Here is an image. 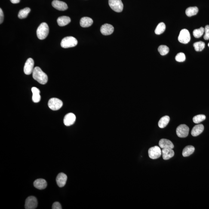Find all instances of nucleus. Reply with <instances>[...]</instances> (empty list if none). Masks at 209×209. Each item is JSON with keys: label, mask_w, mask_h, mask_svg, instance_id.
<instances>
[{"label": "nucleus", "mask_w": 209, "mask_h": 209, "mask_svg": "<svg viewBox=\"0 0 209 209\" xmlns=\"http://www.w3.org/2000/svg\"><path fill=\"white\" fill-rule=\"evenodd\" d=\"M206 119L205 115L200 114L196 115L193 118V121L195 123L198 124L201 122L204 121Z\"/></svg>", "instance_id": "obj_30"}, {"label": "nucleus", "mask_w": 209, "mask_h": 209, "mask_svg": "<svg viewBox=\"0 0 209 209\" xmlns=\"http://www.w3.org/2000/svg\"><path fill=\"white\" fill-rule=\"evenodd\" d=\"M38 205V201L35 197L31 196L28 197L25 201V208L26 209H35Z\"/></svg>", "instance_id": "obj_9"}, {"label": "nucleus", "mask_w": 209, "mask_h": 209, "mask_svg": "<svg viewBox=\"0 0 209 209\" xmlns=\"http://www.w3.org/2000/svg\"><path fill=\"white\" fill-rule=\"evenodd\" d=\"M195 150L194 146L189 145L186 147L182 151V154L183 157H187L193 153Z\"/></svg>", "instance_id": "obj_22"}, {"label": "nucleus", "mask_w": 209, "mask_h": 209, "mask_svg": "<svg viewBox=\"0 0 209 209\" xmlns=\"http://www.w3.org/2000/svg\"><path fill=\"white\" fill-rule=\"evenodd\" d=\"M109 4L110 8L116 12H121L123 10V4L121 0H109Z\"/></svg>", "instance_id": "obj_4"}, {"label": "nucleus", "mask_w": 209, "mask_h": 209, "mask_svg": "<svg viewBox=\"0 0 209 209\" xmlns=\"http://www.w3.org/2000/svg\"><path fill=\"white\" fill-rule=\"evenodd\" d=\"M32 91L33 93V101L35 103H38L41 99L40 90L36 87H34L32 88Z\"/></svg>", "instance_id": "obj_20"}, {"label": "nucleus", "mask_w": 209, "mask_h": 209, "mask_svg": "<svg viewBox=\"0 0 209 209\" xmlns=\"http://www.w3.org/2000/svg\"><path fill=\"white\" fill-rule=\"evenodd\" d=\"M52 4L54 8L59 11H64L68 9L67 4L66 3L58 0H54Z\"/></svg>", "instance_id": "obj_12"}, {"label": "nucleus", "mask_w": 209, "mask_h": 209, "mask_svg": "<svg viewBox=\"0 0 209 209\" xmlns=\"http://www.w3.org/2000/svg\"><path fill=\"white\" fill-rule=\"evenodd\" d=\"M191 40L190 33L187 29H184L180 31L178 37L179 42L183 44H187Z\"/></svg>", "instance_id": "obj_6"}, {"label": "nucleus", "mask_w": 209, "mask_h": 209, "mask_svg": "<svg viewBox=\"0 0 209 209\" xmlns=\"http://www.w3.org/2000/svg\"><path fill=\"white\" fill-rule=\"evenodd\" d=\"M67 179V176L65 173H59L56 178V182L58 186L60 188L63 187L66 185Z\"/></svg>", "instance_id": "obj_13"}, {"label": "nucleus", "mask_w": 209, "mask_h": 209, "mask_svg": "<svg viewBox=\"0 0 209 209\" xmlns=\"http://www.w3.org/2000/svg\"><path fill=\"white\" fill-rule=\"evenodd\" d=\"M163 158L164 160H168L174 156V152L172 149H163L161 151Z\"/></svg>", "instance_id": "obj_16"}, {"label": "nucleus", "mask_w": 209, "mask_h": 209, "mask_svg": "<svg viewBox=\"0 0 209 209\" xmlns=\"http://www.w3.org/2000/svg\"><path fill=\"white\" fill-rule=\"evenodd\" d=\"M170 118L168 116H164L158 122V125L160 128H164L168 125L169 122Z\"/></svg>", "instance_id": "obj_23"}, {"label": "nucleus", "mask_w": 209, "mask_h": 209, "mask_svg": "<svg viewBox=\"0 0 209 209\" xmlns=\"http://www.w3.org/2000/svg\"><path fill=\"white\" fill-rule=\"evenodd\" d=\"M204 32V28L201 27L199 29H195L193 31V36L195 38H199L202 36Z\"/></svg>", "instance_id": "obj_29"}, {"label": "nucleus", "mask_w": 209, "mask_h": 209, "mask_svg": "<svg viewBox=\"0 0 209 209\" xmlns=\"http://www.w3.org/2000/svg\"><path fill=\"white\" fill-rule=\"evenodd\" d=\"M198 12V9L197 7H188L186 11V15L188 17H191L196 15Z\"/></svg>", "instance_id": "obj_24"}, {"label": "nucleus", "mask_w": 209, "mask_h": 209, "mask_svg": "<svg viewBox=\"0 0 209 209\" xmlns=\"http://www.w3.org/2000/svg\"><path fill=\"white\" fill-rule=\"evenodd\" d=\"M4 15L2 10L1 9H0V24H1L4 21Z\"/></svg>", "instance_id": "obj_34"}, {"label": "nucleus", "mask_w": 209, "mask_h": 209, "mask_svg": "<svg viewBox=\"0 0 209 209\" xmlns=\"http://www.w3.org/2000/svg\"><path fill=\"white\" fill-rule=\"evenodd\" d=\"M148 153L149 158L152 159H157L161 157L162 154L161 148L158 146L150 148L149 149Z\"/></svg>", "instance_id": "obj_7"}, {"label": "nucleus", "mask_w": 209, "mask_h": 209, "mask_svg": "<svg viewBox=\"0 0 209 209\" xmlns=\"http://www.w3.org/2000/svg\"><path fill=\"white\" fill-rule=\"evenodd\" d=\"M189 129L185 124L179 126L176 129V133L178 137L184 138L187 137L189 134Z\"/></svg>", "instance_id": "obj_8"}, {"label": "nucleus", "mask_w": 209, "mask_h": 209, "mask_svg": "<svg viewBox=\"0 0 209 209\" xmlns=\"http://www.w3.org/2000/svg\"><path fill=\"white\" fill-rule=\"evenodd\" d=\"M114 31V28L112 25L105 24L101 27L100 32L104 35H109L112 34Z\"/></svg>", "instance_id": "obj_14"}, {"label": "nucleus", "mask_w": 209, "mask_h": 209, "mask_svg": "<svg viewBox=\"0 0 209 209\" xmlns=\"http://www.w3.org/2000/svg\"><path fill=\"white\" fill-rule=\"evenodd\" d=\"M204 34L203 38L205 40H209V25H207L204 28Z\"/></svg>", "instance_id": "obj_32"}, {"label": "nucleus", "mask_w": 209, "mask_h": 209, "mask_svg": "<svg viewBox=\"0 0 209 209\" xmlns=\"http://www.w3.org/2000/svg\"><path fill=\"white\" fill-rule=\"evenodd\" d=\"M204 127L202 124H198L195 126L191 131V135L193 136H197L199 135L203 131Z\"/></svg>", "instance_id": "obj_18"}, {"label": "nucleus", "mask_w": 209, "mask_h": 209, "mask_svg": "<svg viewBox=\"0 0 209 209\" xmlns=\"http://www.w3.org/2000/svg\"><path fill=\"white\" fill-rule=\"evenodd\" d=\"M205 43L202 41H198L194 43L193 46L197 52L202 51L205 47Z\"/></svg>", "instance_id": "obj_27"}, {"label": "nucleus", "mask_w": 209, "mask_h": 209, "mask_svg": "<svg viewBox=\"0 0 209 209\" xmlns=\"http://www.w3.org/2000/svg\"><path fill=\"white\" fill-rule=\"evenodd\" d=\"M76 120V116L72 113H69L65 115L64 118V123L67 126L73 125Z\"/></svg>", "instance_id": "obj_11"}, {"label": "nucleus", "mask_w": 209, "mask_h": 209, "mask_svg": "<svg viewBox=\"0 0 209 209\" xmlns=\"http://www.w3.org/2000/svg\"><path fill=\"white\" fill-rule=\"evenodd\" d=\"M63 106V102L60 99L55 98L50 99L48 102V106L53 110L60 109Z\"/></svg>", "instance_id": "obj_5"}, {"label": "nucleus", "mask_w": 209, "mask_h": 209, "mask_svg": "<svg viewBox=\"0 0 209 209\" xmlns=\"http://www.w3.org/2000/svg\"><path fill=\"white\" fill-rule=\"evenodd\" d=\"M34 187L38 189H45L47 186L46 181L44 179H37L33 183Z\"/></svg>", "instance_id": "obj_17"}, {"label": "nucleus", "mask_w": 209, "mask_h": 209, "mask_svg": "<svg viewBox=\"0 0 209 209\" xmlns=\"http://www.w3.org/2000/svg\"><path fill=\"white\" fill-rule=\"evenodd\" d=\"M31 11L29 7H26L23 10H21L18 14V17L21 19H24L27 17L29 13Z\"/></svg>", "instance_id": "obj_25"}, {"label": "nucleus", "mask_w": 209, "mask_h": 209, "mask_svg": "<svg viewBox=\"0 0 209 209\" xmlns=\"http://www.w3.org/2000/svg\"><path fill=\"white\" fill-rule=\"evenodd\" d=\"M49 27L46 23H42L40 25L37 29V36L40 40H44L48 36Z\"/></svg>", "instance_id": "obj_2"}, {"label": "nucleus", "mask_w": 209, "mask_h": 209, "mask_svg": "<svg viewBox=\"0 0 209 209\" xmlns=\"http://www.w3.org/2000/svg\"><path fill=\"white\" fill-rule=\"evenodd\" d=\"M208 47H209V43H208Z\"/></svg>", "instance_id": "obj_36"}, {"label": "nucleus", "mask_w": 209, "mask_h": 209, "mask_svg": "<svg viewBox=\"0 0 209 209\" xmlns=\"http://www.w3.org/2000/svg\"><path fill=\"white\" fill-rule=\"evenodd\" d=\"M34 62L32 58H29L25 64L24 72L26 75H29L33 73L34 68Z\"/></svg>", "instance_id": "obj_10"}, {"label": "nucleus", "mask_w": 209, "mask_h": 209, "mask_svg": "<svg viewBox=\"0 0 209 209\" xmlns=\"http://www.w3.org/2000/svg\"><path fill=\"white\" fill-rule=\"evenodd\" d=\"M160 147L161 149H173L174 145L170 140L165 139H162L159 142Z\"/></svg>", "instance_id": "obj_15"}, {"label": "nucleus", "mask_w": 209, "mask_h": 209, "mask_svg": "<svg viewBox=\"0 0 209 209\" xmlns=\"http://www.w3.org/2000/svg\"><path fill=\"white\" fill-rule=\"evenodd\" d=\"M33 77L34 79L37 81L40 84H46L48 80V76L38 67L34 68L33 72Z\"/></svg>", "instance_id": "obj_1"}, {"label": "nucleus", "mask_w": 209, "mask_h": 209, "mask_svg": "<svg viewBox=\"0 0 209 209\" xmlns=\"http://www.w3.org/2000/svg\"><path fill=\"white\" fill-rule=\"evenodd\" d=\"M166 26L165 24L163 22L160 23L157 25L155 30V33L157 35H161L165 31Z\"/></svg>", "instance_id": "obj_26"}, {"label": "nucleus", "mask_w": 209, "mask_h": 209, "mask_svg": "<svg viewBox=\"0 0 209 209\" xmlns=\"http://www.w3.org/2000/svg\"><path fill=\"white\" fill-rule=\"evenodd\" d=\"M52 209H61L62 208L60 203L58 202H56L53 203L52 206Z\"/></svg>", "instance_id": "obj_33"}, {"label": "nucleus", "mask_w": 209, "mask_h": 209, "mask_svg": "<svg viewBox=\"0 0 209 209\" xmlns=\"http://www.w3.org/2000/svg\"><path fill=\"white\" fill-rule=\"evenodd\" d=\"M11 2L13 4H17L20 2V0H10Z\"/></svg>", "instance_id": "obj_35"}, {"label": "nucleus", "mask_w": 209, "mask_h": 209, "mask_svg": "<svg viewBox=\"0 0 209 209\" xmlns=\"http://www.w3.org/2000/svg\"><path fill=\"white\" fill-rule=\"evenodd\" d=\"M93 22L92 19L90 17H84L81 19L80 24L81 27L87 28L91 26L93 24Z\"/></svg>", "instance_id": "obj_19"}, {"label": "nucleus", "mask_w": 209, "mask_h": 209, "mask_svg": "<svg viewBox=\"0 0 209 209\" xmlns=\"http://www.w3.org/2000/svg\"><path fill=\"white\" fill-rule=\"evenodd\" d=\"M76 38L72 37H67L64 38L61 42V46L64 48H69L76 46L78 44Z\"/></svg>", "instance_id": "obj_3"}, {"label": "nucleus", "mask_w": 209, "mask_h": 209, "mask_svg": "<svg viewBox=\"0 0 209 209\" xmlns=\"http://www.w3.org/2000/svg\"><path fill=\"white\" fill-rule=\"evenodd\" d=\"M175 59L176 60L177 62H184L186 60V56H185L184 53H179L176 56Z\"/></svg>", "instance_id": "obj_31"}, {"label": "nucleus", "mask_w": 209, "mask_h": 209, "mask_svg": "<svg viewBox=\"0 0 209 209\" xmlns=\"http://www.w3.org/2000/svg\"><path fill=\"white\" fill-rule=\"evenodd\" d=\"M158 51L161 56L167 55L169 51V49L166 45H161L158 48Z\"/></svg>", "instance_id": "obj_28"}, {"label": "nucleus", "mask_w": 209, "mask_h": 209, "mask_svg": "<svg viewBox=\"0 0 209 209\" xmlns=\"http://www.w3.org/2000/svg\"><path fill=\"white\" fill-rule=\"evenodd\" d=\"M70 18L68 16H63L59 17L57 20L58 24L60 26H64L69 24L70 23Z\"/></svg>", "instance_id": "obj_21"}]
</instances>
